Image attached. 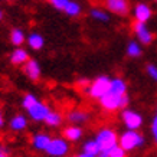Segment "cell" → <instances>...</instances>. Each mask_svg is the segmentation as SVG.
<instances>
[{
	"instance_id": "obj_9",
	"label": "cell",
	"mask_w": 157,
	"mask_h": 157,
	"mask_svg": "<svg viewBox=\"0 0 157 157\" xmlns=\"http://www.w3.org/2000/svg\"><path fill=\"white\" fill-rule=\"evenodd\" d=\"M105 7L111 13L125 16L130 12V3L128 0H105Z\"/></svg>"
},
{
	"instance_id": "obj_31",
	"label": "cell",
	"mask_w": 157,
	"mask_h": 157,
	"mask_svg": "<svg viewBox=\"0 0 157 157\" xmlns=\"http://www.w3.org/2000/svg\"><path fill=\"white\" fill-rule=\"evenodd\" d=\"M0 157H7V150L3 147H0Z\"/></svg>"
},
{
	"instance_id": "obj_26",
	"label": "cell",
	"mask_w": 157,
	"mask_h": 157,
	"mask_svg": "<svg viewBox=\"0 0 157 157\" xmlns=\"http://www.w3.org/2000/svg\"><path fill=\"white\" fill-rule=\"evenodd\" d=\"M109 157H127V151H124L120 146H117L109 151Z\"/></svg>"
},
{
	"instance_id": "obj_12",
	"label": "cell",
	"mask_w": 157,
	"mask_h": 157,
	"mask_svg": "<svg viewBox=\"0 0 157 157\" xmlns=\"http://www.w3.org/2000/svg\"><path fill=\"white\" fill-rule=\"evenodd\" d=\"M25 74L32 79V81H38L39 76H40V67L35 59H29L25 63Z\"/></svg>"
},
{
	"instance_id": "obj_18",
	"label": "cell",
	"mask_w": 157,
	"mask_h": 157,
	"mask_svg": "<svg viewBox=\"0 0 157 157\" xmlns=\"http://www.w3.org/2000/svg\"><path fill=\"white\" fill-rule=\"evenodd\" d=\"M82 151L86 153V154H91V156H98L101 151L100 146H98V143L95 141V138L94 140H88V141H85L84 143V146H82Z\"/></svg>"
},
{
	"instance_id": "obj_24",
	"label": "cell",
	"mask_w": 157,
	"mask_h": 157,
	"mask_svg": "<svg viewBox=\"0 0 157 157\" xmlns=\"http://www.w3.org/2000/svg\"><path fill=\"white\" fill-rule=\"evenodd\" d=\"M91 16H92V17H94L95 20H98V22H108V20H109L108 13H107L105 10L97 9V7L91 10Z\"/></svg>"
},
{
	"instance_id": "obj_6",
	"label": "cell",
	"mask_w": 157,
	"mask_h": 157,
	"mask_svg": "<svg viewBox=\"0 0 157 157\" xmlns=\"http://www.w3.org/2000/svg\"><path fill=\"white\" fill-rule=\"evenodd\" d=\"M121 118H123V123L127 127V130H131V131H137L143 125V117L134 109H123Z\"/></svg>"
},
{
	"instance_id": "obj_34",
	"label": "cell",
	"mask_w": 157,
	"mask_h": 157,
	"mask_svg": "<svg viewBox=\"0 0 157 157\" xmlns=\"http://www.w3.org/2000/svg\"><path fill=\"white\" fill-rule=\"evenodd\" d=\"M156 2H157V0H156Z\"/></svg>"
},
{
	"instance_id": "obj_15",
	"label": "cell",
	"mask_w": 157,
	"mask_h": 157,
	"mask_svg": "<svg viewBox=\"0 0 157 157\" xmlns=\"http://www.w3.org/2000/svg\"><path fill=\"white\" fill-rule=\"evenodd\" d=\"M29 61V55L28 52L25 51V49H16L13 53H12V56H10V62L13 63V65H22V63H26Z\"/></svg>"
},
{
	"instance_id": "obj_8",
	"label": "cell",
	"mask_w": 157,
	"mask_h": 157,
	"mask_svg": "<svg viewBox=\"0 0 157 157\" xmlns=\"http://www.w3.org/2000/svg\"><path fill=\"white\" fill-rule=\"evenodd\" d=\"M133 32L137 36L138 42L144 43V45H151V42L154 40V33L150 32V29L147 28L146 23H141V22H134L133 23Z\"/></svg>"
},
{
	"instance_id": "obj_30",
	"label": "cell",
	"mask_w": 157,
	"mask_h": 157,
	"mask_svg": "<svg viewBox=\"0 0 157 157\" xmlns=\"http://www.w3.org/2000/svg\"><path fill=\"white\" fill-rule=\"evenodd\" d=\"M72 157H95V156H91V154H86V153H79V154H75V156H72Z\"/></svg>"
},
{
	"instance_id": "obj_20",
	"label": "cell",
	"mask_w": 157,
	"mask_h": 157,
	"mask_svg": "<svg viewBox=\"0 0 157 157\" xmlns=\"http://www.w3.org/2000/svg\"><path fill=\"white\" fill-rule=\"evenodd\" d=\"M141 53H143V49L138 45V42L130 40L128 45H127V55L131 58H138V56H141Z\"/></svg>"
},
{
	"instance_id": "obj_21",
	"label": "cell",
	"mask_w": 157,
	"mask_h": 157,
	"mask_svg": "<svg viewBox=\"0 0 157 157\" xmlns=\"http://www.w3.org/2000/svg\"><path fill=\"white\" fill-rule=\"evenodd\" d=\"M23 40H25V33L20 29H13V30L10 32V42H12V45L19 46V45L23 43Z\"/></svg>"
},
{
	"instance_id": "obj_14",
	"label": "cell",
	"mask_w": 157,
	"mask_h": 157,
	"mask_svg": "<svg viewBox=\"0 0 157 157\" xmlns=\"http://www.w3.org/2000/svg\"><path fill=\"white\" fill-rule=\"evenodd\" d=\"M63 137H65V140H69V141H78L82 137L81 127H78V125H69V127H67V128L63 130Z\"/></svg>"
},
{
	"instance_id": "obj_10",
	"label": "cell",
	"mask_w": 157,
	"mask_h": 157,
	"mask_svg": "<svg viewBox=\"0 0 157 157\" xmlns=\"http://www.w3.org/2000/svg\"><path fill=\"white\" fill-rule=\"evenodd\" d=\"M153 10L147 3H137L134 6V19L136 22H141V23H147V20L151 19Z\"/></svg>"
},
{
	"instance_id": "obj_23",
	"label": "cell",
	"mask_w": 157,
	"mask_h": 157,
	"mask_svg": "<svg viewBox=\"0 0 157 157\" xmlns=\"http://www.w3.org/2000/svg\"><path fill=\"white\" fill-rule=\"evenodd\" d=\"M81 6L78 5V3H76V2H69V3H68V6L67 7H65V10H63V12H65V13L68 14V16H72V17H75V16H78V14L81 13Z\"/></svg>"
},
{
	"instance_id": "obj_4",
	"label": "cell",
	"mask_w": 157,
	"mask_h": 157,
	"mask_svg": "<svg viewBox=\"0 0 157 157\" xmlns=\"http://www.w3.org/2000/svg\"><path fill=\"white\" fill-rule=\"evenodd\" d=\"M118 136L113 128H101L97 133L95 141L100 146L101 151H111L114 147L118 146Z\"/></svg>"
},
{
	"instance_id": "obj_5",
	"label": "cell",
	"mask_w": 157,
	"mask_h": 157,
	"mask_svg": "<svg viewBox=\"0 0 157 157\" xmlns=\"http://www.w3.org/2000/svg\"><path fill=\"white\" fill-rule=\"evenodd\" d=\"M109 86H111V79L108 76H98L94 81L91 82V85L88 86V94L92 98L101 100L104 95H107L109 92Z\"/></svg>"
},
{
	"instance_id": "obj_16",
	"label": "cell",
	"mask_w": 157,
	"mask_h": 157,
	"mask_svg": "<svg viewBox=\"0 0 157 157\" xmlns=\"http://www.w3.org/2000/svg\"><path fill=\"white\" fill-rule=\"evenodd\" d=\"M68 120L72 124H82L88 120V114L85 111H81V109H74V111H71L68 114Z\"/></svg>"
},
{
	"instance_id": "obj_19",
	"label": "cell",
	"mask_w": 157,
	"mask_h": 157,
	"mask_svg": "<svg viewBox=\"0 0 157 157\" xmlns=\"http://www.w3.org/2000/svg\"><path fill=\"white\" fill-rule=\"evenodd\" d=\"M28 43H29V46H30L32 49H35V51H39V49H42L45 40H43V38L39 33H32L28 38Z\"/></svg>"
},
{
	"instance_id": "obj_13",
	"label": "cell",
	"mask_w": 157,
	"mask_h": 157,
	"mask_svg": "<svg viewBox=\"0 0 157 157\" xmlns=\"http://www.w3.org/2000/svg\"><path fill=\"white\" fill-rule=\"evenodd\" d=\"M109 92L117 94V95H125L127 94V84L121 78H114L111 79V86H109Z\"/></svg>"
},
{
	"instance_id": "obj_1",
	"label": "cell",
	"mask_w": 157,
	"mask_h": 157,
	"mask_svg": "<svg viewBox=\"0 0 157 157\" xmlns=\"http://www.w3.org/2000/svg\"><path fill=\"white\" fill-rule=\"evenodd\" d=\"M22 105L23 108L29 113V117L33 120V121H45V118L48 117V114L51 113V108H49L46 104H43L32 94H26L23 97V101H22Z\"/></svg>"
},
{
	"instance_id": "obj_17",
	"label": "cell",
	"mask_w": 157,
	"mask_h": 157,
	"mask_svg": "<svg viewBox=\"0 0 157 157\" xmlns=\"http://www.w3.org/2000/svg\"><path fill=\"white\" fill-rule=\"evenodd\" d=\"M28 125V121H26V117L25 115H14L12 121H10V128L13 131H22V130L26 128Z\"/></svg>"
},
{
	"instance_id": "obj_32",
	"label": "cell",
	"mask_w": 157,
	"mask_h": 157,
	"mask_svg": "<svg viewBox=\"0 0 157 157\" xmlns=\"http://www.w3.org/2000/svg\"><path fill=\"white\" fill-rule=\"evenodd\" d=\"M3 124H5V118H3V114L0 111V127H3Z\"/></svg>"
},
{
	"instance_id": "obj_27",
	"label": "cell",
	"mask_w": 157,
	"mask_h": 157,
	"mask_svg": "<svg viewBox=\"0 0 157 157\" xmlns=\"http://www.w3.org/2000/svg\"><path fill=\"white\" fill-rule=\"evenodd\" d=\"M146 71H147V74L150 75V78H151L153 81L157 82V67H156V65H153V63H148L147 68H146Z\"/></svg>"
},
{
	"instance_id": "obj_29",
	"label": "cell",
	"mask_w": 157,
	"mask_h": 157,
	"mask_svg": "<svg viewBox=\"0 0 157 157\" xmlns=\"http://www.w3.org/2000/svg\"><path fill=\"white\" fill-rule=\"evenodd\" d=\"M78 85L81 86V88H85V90H88V86L91 85V82L88 81V79H85V78H82V79H79V81L76 82Z\"/></svg>"
},
{
	"instance_id": "obj_3",
	"label": "cell",
	"mask_w": 157,
	"mask_h": 157,
	"mask_svg": "<svg viewBox=\"0 0 157 157\" xmlns=\"http://www.w3.org/2000/svg\"><path fill=\"white\" fill-rule=\"evenodd\" d=\"M130 98L128 95H117V94H113V92H108L107 95H104L100 100L101 107L105 109V111H117V109H125V107L128 105Z\"/></svg>"
},
{
	"instance_id": "obj_28",
	"label": "cell",
	"mask_w": 157,
	"mask_h": 157,
	"mask_svg": "<svg viewBox=\"0 0 157 157\" xmlns=\"http://www.w3.org/2000/svg\"><path fill=\"white\" fill-rule=\"evenodd\" d=\"M151 133H153V138H154V141L157 144V115L151 121Z\"/></svg>"
},
{
	"instance_id": "obj_25",
	"label": "cell",
	"mask_w": 157,
	"mask_h": 157,
	"mask_svg": "<svg viewBox=\"0 0 157 157\" xmlns=\"http://www.w3.org/2000/svg\"><path fill=\"white\" fill-rule=\"evenodd\" d=\"M71 0H49V3L58 10H65V7L68 6Z\"/></svg>"
},
{
	"instance_id": "obj_22",
	"label": "cell",
	"mask_w": 157,
	"mask_h": 157,
	"mask_svg": "<svg viewBox=\"0 0 157 157\" xmlns=\"http://www.w3.org/2000/svg\"><path fill=\"white\" fill-rule=\"evenodd\" d=\"M45 123L51 125V127H56V125H59L62 123V115L59 113H56V111H51L48 117L45 118Z\"/></svg>"
},
{
	"instance_id": "obj_33",
	"label": "cell",
	"mask_w": 157,
	"mask_h": 157,
	"mask_svg": "<svg viewBox=\"0 0 157 157\" xmlns=\"http://www.w3.org/2000/svg\"><path fill=\"white\" fill-rule=\"evenodd\" d=\"M2 17H3V13H2V10H0V19H2Z\"/></svg>"
},
{
	"instance_id": "obj_2",
	"label": "cell",
	"mask_w": 157,
	"mask_h": 157,
	"mask_svg": "<svg viewBox=\"0 0 157 157\" xmlns=\"http://www.w3.org/2000/svg\"><path fill=\"white\" fill-rule=\"evenodd\" d=\"M143 144H144V137L143 134H140L138 131L127 130L118 138V146L123 148L124 151H133L136 148L141 147Z\"/></svg>"
},
{
	"instance_id": "obj_7",
	"label": "cell",
	"mask_w": 157,
	"mask_h": 157,
	"mask_svg": "<svg viewBox=\"0 0 157 157\" xmlns=\"http://www.w3.org/2000/svg\"><path fill=\"white\" fill-rule=\"evenodd\" d=\"M68 151H69V144L65 138L61 137L52 138L48 148H46V153L52 157H63L68 154Z\"/></svg>"
},
{
	"instance_id": "obj_11",
	"label": "cell",
	"mask_w": 157,
	"mask_h": 157,
	"mask_svg": "<svg viewBox=\"0 0 157 157\" xmlns=\"http://www.w3.org/2000/svg\"><path fill=\"white\" fill-rule=\"evenodd\" d=\"M51 140H52V138H51L49 134H45V133L35 134L33 137H32V146H33V148H36V150H43V151H46V148H48Z\"/></svg>"
}]
</instances>
